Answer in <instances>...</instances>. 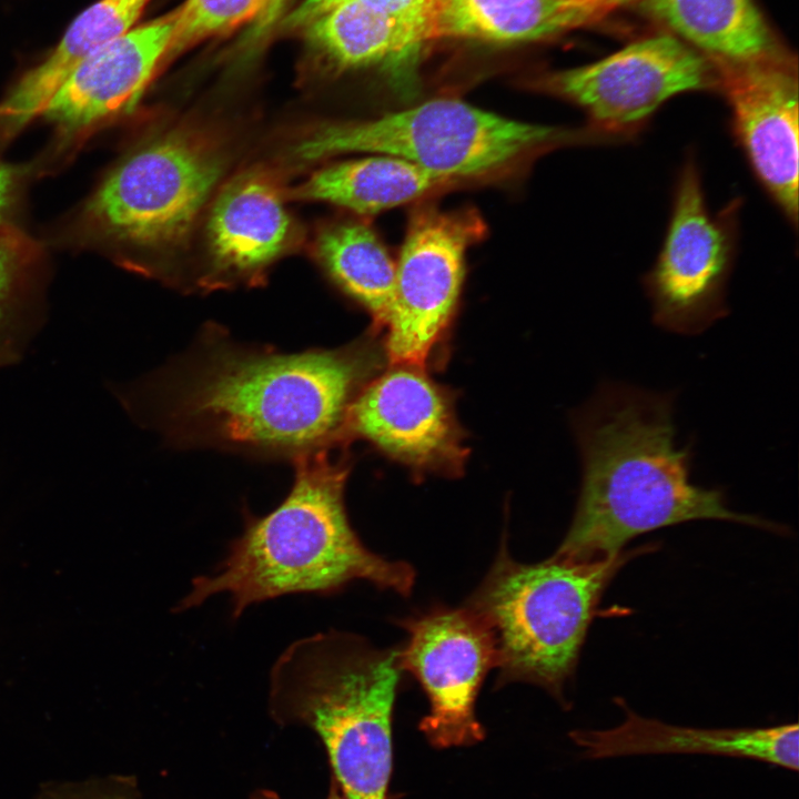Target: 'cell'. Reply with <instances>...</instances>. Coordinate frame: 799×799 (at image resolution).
Instances as JSON below:
<instances>
[{"mask_svg": "<svg viewBox=\"0 0 799 799\" xmlns=\"http://www.w3.org/2000/svg\"><path fill=\"white\" fill-rule=\"evenodd\" d=\"M365 368L356 348L286 354L211 327L186 355L117 395L178 444L295 459L335 436Z\"/></svg>", "mask_w": 799, "mask_h": 799, "instance_id": "cell-1", "label": "cell"}, {"mask_svg": "<svg viewBox=\"0 0 799 799\" xmlns=\"http://www.w3.org/2000/svg\"><path fill=\"white\" fill-rule=\"evenodd\" d=\"M675 393L604 383L576 416L583 481L572 525L554 556L614 558L630 539L695 519L770 528L739 514L722 490L690 481V445L678 446Z\"/></svg>", "mask_w": 799, "mask_h": 799, "instance_id": "cell-2", "label": "cell"}, {"mask_svg": "<svg viewBox=\"0 0 799 799\" xmlns=\"http://www.w3.org/2000/svg\"><path fill=\"white\" fill-rule=\"evenodd\" d=\"M294 463L285 499L265 516L245 515L243 533L231 542L225 558L213 574L193 578L174 611L227 594L236 619L253 604L291 594L331 595L358 579L409 595L413 567L374 554L351 526L345 465L331 462L323 448Z\"/></svg>", "mask_w": 799, "mask_h": 799, "instance_id": "cell-3", "label": "cell"}, {"mask_svg": "<svg viewBox=\"0 0 799 799\" xmlns=\"http://www.w3.org/2000/svg\"><path fill=\"white\" fill-rule=\"evenodd\" d=\"M400 649L327 630L293 641L270 672L269 709L321 740L345 799H387Z\"/></svg>", "mask_w": 799, "mask_h": 799, "instance_id": "cell-4", "label": "cell"}, {"mask_svg": "<svg viewBox=\"0 0 799 799\" xmlns=\"http://www.w3.org/2000/svg\"><path fill=\"white\" fill-rule=\"evenodd\" d=\"M630 553L598 562L552 556L536 563L514 560L505 543L466 607L490 630L498 684L524 681L564 702L599 599Z\"/></svg>", "mask_w": 799, "mask_h": 799, "instance_id": "cell-5", "label": "cell"}, {"mask_svg": "<svg viewBox=\"0 0 799 799\" xmlns=\"http://www.w3.org/2000/svg\"><path fill=\"white\" fill-rule=\"evenodd\" d=\"M570 141L590 142L584 129L522 122L441 98L373 119L322 125L300 140L293 153L302 161L351 152L392 155L452 181L497 172Z\"/></svg>", "mask_w": 799, "mask_h": 799, "instance_id": "cell-6", "label": "cell"}, {"mask_svg": "<svg viewBox=\"0 0 799 799\" xmlns=\"http://www.w3.org/2000/svg\"><path fill=\"white\" fill-rule=\"evenodd\" d=\"M225 166L222 148L195 128L170 129L121 162L85 206L114 241L166 250L184 243Z\"/></svg>", "mask_w": 799, "mask_h": 799, "instance_id": "cell-7", "label": "cell"}, {"mask_svg": "<svg viewBox=\"0 0 799 799\" xmlns=\"http://www.w3.org/2000/svg\"><path fill=\"white\" fill-rule=\"evenodd\" d=\"M741 198L708 209L702 176L688 152L676 178L665 237L643 277L659 327L696 335L725 317L728 282L739 242Z\"/></svg>", "mask_w": 799, "mask_h": 799, "instance_id": "cell-8", "label": "cell"}, {"mask_svg": "<svg viewBox=\"0 0 799 799\" xmlns=\"http://www.w3.org/2000/svg\"><path fill=\"white\" fill-rule=\"evenodd\" d=\"M544 88L580 108L597 143L637 138L672 97L718 89L714 63L674 37L631 43L590 64L557 71Z\"/></svg>", "mask_w": 799, "mask_h": 799, "instance_id": "cell-9", "label": "cell"}, {"mask_svg": "<svg viewBox=\"0 0 799 799\" xmlns=\"http://www.w3.org/2000/svg\"><path fill=\"white\" fill-rule=\"evenodd\" d=\"M407 633L400 649L403 670L423 687L429 711L419 729L436 748L471 746L484 738L475 702L487 672L496 667L493 635L472 609L433 608L401 620Z\"/></svg>", "mask_w": 799, "mask_h": 799, "instance_id": "cell-10", "label": "cell"}, {"mask_svg": "<svg viewBox=\"0 0 799 799\" xmlns=\"http://www.w3.org/2000/svg\"><path fill=\"white\" fill-rule=\"evenodd\" d=\"M477 232L478 222L471 214L423 209L412 216L385 321L393 363H425L457 303L466 251Z\"/></svg>", "mask_w": 799, "mask_h": 799, "instance_id": "cell-11", "label": "cell"}, {"mask_svg": "<svg viewBox=\"0 0 799 799\" xmlns=\"http://www.w3.org/2000/svg\"><path fill=\"white\" fill-rule=\"evenodd\" d=\"M730 130L754 176L786 220L798 223V78L782 54L712 61Z\"/></svg>", "mask_w": 799, "mask_h": 799, "instance_id": "cell-12", "label": "cell"}, {"mask_svg": "<svg viewBox=\"0 0 799 799\" xmlns=\"http://www.w3.org/2000/svg\"><path fill=\"white\" fill-rule=\"evenodd\" d=\"M174 10L133 27L83 60L42 117L73 138L131 108L165 64Z\"/></svg>", "mask_w": 799, "mask_h": 799, "instance_id": "cell-13", "label": "cell"}, {"mask_svg": "<svg viewBox=\"0 0 799 799\" xmlns=\"http://www.w3.org/2000/svg\"><path fill=\"white\" fill-rule=\"evenodd\" d=\"M351 431L390 455L415 466H437L459 459L463 451L451 406L424 375L390 372L351 403Z\"/></svg>", "mask_w": 799, "mask_h": 799, "instance_id": "cell-14", "label": "cell"}, {"mask_svg": "<svg viewBox=\"0 0 799 799\" xmlns=\"http://www.w3.org/2000/svg\"><path fill=\"white\" fill-rule=\"evenodd\" d=\"M624 721L610 729H577L570 739L585 759L626 756L699 754L747 758L799 769V727L787 724L768 728H691L645 718L627 708Z\"/></svg>", "mask_w": 799, "mask_h": 799, "instance_id": "cell-15", "label": "cell"}, {"mask_svg": "<svg viewBox=\"0 0 799 799\" xmlns=\"http://www.w3.org/2000/svg\"><path fill=\"white\" fill-rule=\"evenodd\" d=\"M291 234V218L273 183L257 172L234 178L216 196L208 221L212 276L256 274L284 251Z\"/></svg>", "mask_w": 799, "mask_h": 799, "instance_id": "cell-16", "label": "cell"}, {"mask_svg": "<svg viewBox=\"0 0 799 799\" xmlns=\"http://www.w3.org/2000/svg\"><path fill=\"white\" fill-rule=\"evenodd\" d=\"M312 47L337 70L383 67L395 89L415 90L416 61L426 40L406 23L373 7L344 2L302 28Z\"/></svg>", "mask_w": 799, "mask_h": 799, "instance_id": "cell-17", "label": "cell"}, {"mask_svg": "<svg viewBox=\"0 0 799 799\" xmlns=\"http://www.w3.org/2000/svg\"><path fill=\"white\" fill-rule=\"evenodd\" d=\"M626 0H435L429 40L529 42L593 24Z\"/></svg>", "mask_w": 799, "mask_h": 799, "instance_id": "cell-18", "label": "cell"}, {"mask_svg": "<svg viewBox=\"0 0 799 799\" xmlns=\"http://www.w3.org/2000/svg\"><path fill=\"white\" fill-rule=\"evenodd\" d=\"M151 0H98L69 26L45 59L27 71L0 103V124L12 134L40 117L72 71L132 29Z\"/></svg>", "mask_w": 799, "mask_h": 799, "instance_id": "cell-19", "label": "cell"}, {"mask_svg": "<svg viewBox=\"0 0 799 799\" xmlns=\"http://www.w3.org/2000/svg\"><path fill=\"white\" fill-rule=\"evenodd\" d=\"M665 23L712 61L779 53L754 0H626Z\"/></svg>", "mask_w": 799, "mask_h": 799, "instance_id": "cell-20", "label": "cell"}, {"mask_svg": "<svg viewBox=\"0 0 799 799\" xmlns=\"http://www.w3.org/2000/svg\"><path fill=\"white\" fill-rule=\"evenodd\" d=\"M446 182L404 159L372 154L322 168L296 189L295 195L375 214L416 200Z\"/></svg>", "mask_w": 799, "mask_h": 799, "instance_id": "cell-21", "label": "cell"}, {"mask_svg": "<svg viewBox=\"0 0 799 799\" xmlns=\"http://www.w3.org/2000/svg\"><path fill=\"white\" fill-rule=\"evenodd\" d=\"M316 251L336 284L385 322L394 294L396 262L375 232L362 223H335L320 233Z\"/></svg>", "mask_w": 799, "mask_h": 799, "instance_id": "cell-22", "label": "cell"}, {"mask_svg": "<svg viewBox=\"0 0 799 799\" xmlns=\"http://www.w3.org/2000/svg\"><path fill=\"white\" fill-rule=\"evenodd\" d=\"M41 322L31 301L26 259L9 233L0 230V368L20 361Z\"/></svg>", "mask_w": 799, "mask_h": 799, "instance_id": "cell-23", "label": "cell"}, {"mask_svg": "<svg viewBox=\"0 0 799 799\" xmlns=\"http://www.w3.org/2000/svg\"><path fill=\"white\" fill-rule=\"evenodd\" d=\"M270 0H185L174 9L165 63L211 38L259 20Z\"/></svg>", "mask_w": 799, "mask_h": 799, "instance_id": "cell-24", "label": "cell"}, {"mask_svg": "<svg viewBox=\"0 0 799 799\" xmlns=\"http://www.w3.org/2000/svg\"><path fill=\"white\" fill-rule=\"evenodd\" d=\"M344 2H360L378 9L412 27L429 40L431 18L435 0H303L284 20L287 29H302L312 19Z\"/></svg>", "mask_w": 799, "mask_h": 799, "instance_id": "cell-25", "label": "cell"}, {"mask_svg": "<svg viewBox=\"0 0 799 799\" xmlns=\"http://www.w3.org/2000/svg\"><path fill=\"white\" fill-rule=\"evenodd\" d=\"M32 799H142L132 777L108 776L43 783Z\"/></svg>", "mask_w": 799, "mask_h": 799, "instance_id": "cell-26", "label": "cell"}, {"mask_svg": "<svg viewBox=\"0 0 799 799\" xmlns=\"http://www.w3.org/2000/svg\"><path fill=\"white\" fill-rule=\"evenodd\" d=\"M13 190V171L8 165L0 162V222L11 205Z\"/></svg>", "mask_w": 799, "mask_h": 799, "instance_id": "cell-27", "label": "cell"}, {"mask_svg": "<svg viewBox=\"0 0 799 799\" xmlns=\"http://www.w3.org/2000/svg\"><path fill=\"white\" fill-rule=\"evenodd\" d=\"M285 0H270L267 8L265 9L262 17L257 20L259 24L255 29V32H263L266 31L271 27L273 22L277 19Z\"/></svg>", "mask_w": 799, "mask_h": 799, "instance_id": "cell-28", "label": "cell"}, {"mask_svg": "<svg viewBox=\"0 0 799 799\" xmlns=\"http://www.w3.org/2000/svg\"><path fill=\"white\" fill-rule=\"evenodd\" d=\"M251 799H281L275 792L270 790H259ZM326 799H345L335 783L332 785L330 795Z\"/></svg>", "mask_w": 799, "mask_h": 799, "instance_id": "cell-29", "label": "cell"}]
</instances>
